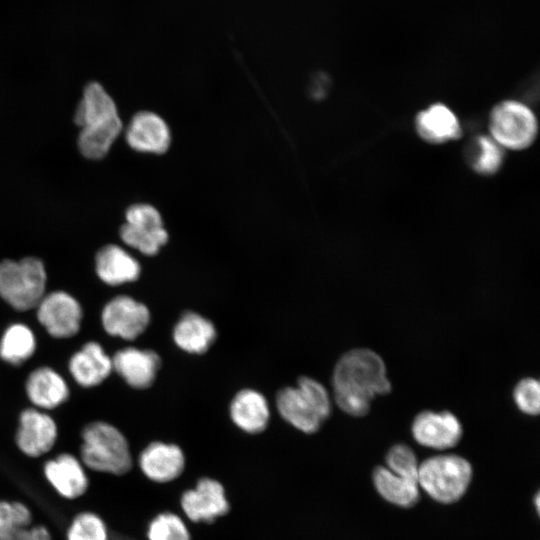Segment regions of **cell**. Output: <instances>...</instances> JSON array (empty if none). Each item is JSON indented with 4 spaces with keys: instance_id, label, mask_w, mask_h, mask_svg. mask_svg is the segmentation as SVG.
<instances>
[{
    "instance_id": "1",
    "label": "cell",
    "mask_w": 540,
    "mask_h": 540,
    "mask_svg": "<svg viewBox=\"0 0 540 540\" xmlns=\"http://www.w3.org/2000/svg\"><path fill=\"white\" fill-rule=\"evenodd\" d=\"M332 384L337 405L355 417L366 415L371 400L392 388L382 358L365 348L342 355L334 368Z\"/></svg>"
},
{
    "instance_id": "2",
    "label": "cell",
    "mask_w": 540,
    "mask_h": 540,
    "mask_svg": "<svg viewBox=\"0 0 540 540\" xmlns=\"http://www.w3.org/2000/svg\"><path fill=\"white\" fill-rule=\"evenodd\" d=\"M276 402L281 417L304 434L316 433L331 412L327 390L310 377H301L296 387L280 390Z\"/></svg>"
},
{
    "instance_id": "3",
    "label": "cell",
    "mask_w": 540,
    "mask_h": 540,
    "mask_svg": "<svg viewBox=\"0 0 540 540\" xmlns=\"http://www.w3.org/2000/svg\"><path fill=\"white\" fill-rule=\"evenodd\" d=\"M82 438L81 456L91 469L120 476L133 468L129 443L116 427L93 422L84 428Z\"/></svg>"
},
{
    "instance_id": "4",
    "label": "cell",
    "mask_w": 540,
    "mask_h": 540,
    "mask_svg": "<svg viewBox=\"0 0 540 540\" xmlns=\"http://www.w3.org/2000/svg\"><path fill=\"white\" fill-rule=\"evenodd\" d=\"M473 477L470 462L454 454L436 455L419 464L418 484L433 500L442 504L459 501Z\"/></svg>"
},
{
    "instance_id": "5",
    "label": "cell",
    "mask_w": 540,
    "mask_h": 540,
    "mask_svg": "<svg viewBox=\"0 0 540 540\" xmlns=\"http://www.w3.org/2000/svg\"><path fill=\"white\" fill-rule=\"evenodd\" d=\"M45 286L46 271L40 259L26 257L0 262V297L13 308L25 311L36 307Z\"/></svg>"
},
{
    "instance_id": "6",
    "label": "cell",
    "mask_w": 540,
    "mask_h": 540,
    "mask_svg": "<svg viewBox=\"0 0 540 540\" xmlns=\"http://www.w3.org/2000/svg\"><path fill=\"white\" fill-rule=\"evenodd\" d=\"M489 126L493 140L501 147L514 150L530 146L537 133L533 112L523 103L512 100L493 108Z\"/></svg>"
},
{
    "instance_id": "7",
    "label": "cell",
    "mask_w": 540,
    "mask_h": 540,
    "mask_svg": "<svg viewBox=\"0 0 540 540\" xmlns=\"http://www.w3.org/2000/svg\"><path fill=\"white\" fill-rule=\"evenodd\" d=\"M126 223L120 228L122 241L141 253L152 256L168 241L159 211L150 204H133L125 213Z\"/></svg>"
},
{
    "instance_id": "8",
    "label": "cell",
    "mask_w": 540,
    "mask_h": 540,
    "mask_svg": "<svg viewBox=\"0 0 540 540\" xmlns=\"http://www.w3.org/2000/svg\"><path fill=\"white\" fill-rule=\"evenodd\" d=\"M182 517L192 523H211L229 511L224 487L215 479L203 477L180 497Z\"/></svg>"
},
{
    "instance_id": "9",
    "label": "cell",
    "mask_w": 540,
    "mask_h": 540,
    "mask_svg": "<svg viewBox=\"0 0 540 540\" xmlns=\"http://www.w3.org/2000/svg\"><path fill=\"white\" fill-rule=\"evenodd\" d=\"M36 307L39 322L51 336L68 338L78 333L82 309L70 294L55 291L44 295Z\"/></svg>"
},
{
    "instance_id": "10",
    "label": "cell",
    "mask_w": 540,
    "mask_h": 540,
    "mask_svg": "<svg viewBox=\"0 0 540 540\" xmlns=\"http://www.w3.org/2000/svg\"><path fill=\"white\" fill-rule=\"evenodd\" d=\"M148 308L129 296H117L103 308L101 321L105 331L126 340L142 334L149 324Z\"/></svg>"
},
{
    "instance_id": "11",
    "label": "cell",
    "mask_w": 540,
    "mask_h": 540,
    "mask_svg": "<svg viewBox=\"0 0 540 540\" xmlns=\"http://www.w3.org/2000/svg\"><path fill=\"white\" fill-rule=\"evenodd\" d=\"M414 439L422 446L445 450L456 446L462 437V425L451 412H420L411 427Z\"/></svg>"
},
{
    "instance_id": "12",
    "label": "cell",
    "mask_w": 540,
    "mask_h": 540,
    "mask_svg": "<svg viewBox=\"0 0 540 540\" xmlns=\"http://www.w3.org/2000/svg\"><path fill=\"white\" fill-rule=\"evenodd\" d=\"M137 464L148 480L159 484L170 483L183 473L185 455L175 443L152 441L140 452Z\"/></svg>"
},
{
    "instance_id": "13",
    "label": "cell",
    "mask_w": 540,
    "mask_h": 540,
    "mask_svg": "<svg viewBox=\"0 0 540 540\" xmlns=\"http://www.w3.org/2000/svg\"><path fill=\"white\" fill-rule=\"evenodd\" d=\"M125 137L132 149L143 153L162 154L171 143L168 125L159 115L150 111H141L132 117Z\"/></svg>"
},
{
    "instance_id": "14",
    "label": "cell",
    "mask_w": 540,
    "mask_h": 540,
    "mask_svg": "<svg viewBox=\"0 0 540 540\" xmlns=\"http://www.w3.org/2000/svg\"><path fill=\"white\" fill-rule=\"evenodd\" d=\"M57 437L54 420L36 409H26L21 413L20 425L16 436L18 447L31 457L48 452Z\"/></svg>"
},
{
    "instance_id": "15",
    "label": "cell",
    "mask_w": 540,
    "mask_h": 540,
    "mask_svg": "<svg viewBox=\"0 0 540 540\" xmlns=\"http://www.w3.org/2000/svg\"><path fill=\"white\" fill-rule=\"evenodd\" d=\"M112 365L131 387L145 389L154 382L161 360L152 350L128 347L115 353Z\"/></svg>"
},
{
    "instance_id": "16",
    "label": "cell",
    "mask_w": 540,
    "mask_h": 540,
    "mask_svg": "<svg viewBox=\"0 0 540 540\" xmlns=\"http://www.w3.org/2000/svg\"><path fill=\"white\" fill-rule=\"evenodd\" d=\"M112 369V358L97 342L86 343L69 361L71 375L83 387L100 384L108 377Z\"/></svg>"
},
{
    "instance_id": "17",
    "label": "cell",
    "mask_w": 540,
    "mask_h": 540,
    "mask_svg": "<svg viewBox=\"0 0 540 540\" xmlns=\"http://www.w3.org/2000/svg\"><path fill=\"white\" fill-rule=\"evenodd\" d=\"M230 416L240 430L250 435H257L267 428L270 412L262 394L252 389H244L233 398Z\"/></svg>"
},
{
    "instance_id": "18",
    "label": "cell",
    "mask_w": 540,
    "mask_h": 540,
    "mask_svg": "<svg viewBox=\"0 0 540 540\" xmlns=\"http://www.w3.org/2000/svg\"><path fill=\"white\" fill-rule=\"evenodd\" d=\"M95 269L98 277L112 286L135 281L141 270L134 257L114 244L106 245L98 251Z\"/></svg>"
},
{
    "instance_id": "19",
    "label": "cell",
    "mask_w": 540,
    "mask_h": 540,
    "mask_svg": "<svg viewBox=\"0 0 540 540\" xmlns=\"http://www.w3.org/2000/svg\"><path fill=\"white\" fill-rule=\"evenodd\" d=\"M118 118L120 117L116 104L104 87L97 82L88 83L76 108L75 123L80 128H84L108 123Z\"/></svg>"
},
{
    "instance_id": "20",
    "label": "cell",
    "mask_w": 540,
    "mask_h": 540,
    "mask_svg": "<svg viewBox=\"0 0 540 540\" xmlns=\"http://www.w3.org/2000/svg\"><path fill=\"white\" fill-rule=\"evenodd\" d=\"M26 392L30 401L42 409L59 406L69 395V389L63 377L49 367L38 368L29 375Z\"/></svg>"
},
{
    "instance_id": "21",
    "label": "cell",
    "mask_w": 540,
    "mask_h": 540,
    "mask_svg": "<svg viewBox=\"0 0 540 540\" xmlns=\"http://www.w3.org/2000/svg\"><path fill=\"white\" fill-rule=\"evenodd\" d=\"M45 475L59 494L74 499L86 491L88 481L85 472L76 458L62 454L46 463Z\"/></svg>"
},
{
    "instance_id": "22",
    "label": "cell",
    "mask_w": 540,
    "mask_h": 540,
    "mask_svg": "<svg viewBox=\"0 0 540 540\" xmlns=\"http://www.w3.org/2000/svg\"><path fill=\"white\" fill-rule=\"evenodd\" d=\"M173 338L182 350L202 354L214 342L216 330L208 319L194 312H186L176 323Z\"/></svg>"
},
{
    "instance_id": "23",
    "label": "cell",
    "mask_w": 540,
    "mask_h": 540,
    "mask_svg": "<svg viewBox=\"0 0 540 540\" xmlns=\"http://www.w3.org/2000/svg\"><path fill=\"white\" fill-rule=\"evenodd\" d=\"M416 129L422 139L432 143L457 139L461 134L457 117L443 104H434L420 112Z\"/></svg>"
},
{
    "instance_id": "24",
    "label": "cell",
    "mask_w": 540,
    "mask_h": 540,
    "mask_svg": "<svg viewBox=\"0 0 540 540\" xmlns=\"http://www.w3.org/2000/svg\"><path fill=\"white\" fill-rule=\"evenodd\" d=\"M372 480L379 495L393 505L410 508L420 499L418 481L395 474L387 467H376Z\"/></svg>"
},
{
    "instance_id": "25",
    "label": "cell",
    "mask_w": 540,
    "mask_h": 540,
    "mask_svg": "<svg viewBox=\"0 0 540 540\" xmlns=\"http://www.w3.org/2000/svg\"><path fill=\"white\" fill-rule=\"evenodd\" d=\"M122 131V121L117 119L105 124L81 128L78 147L89 159L103 158Z\"/></svg>"
},
{
    "instance_id": "26",
    "label": "cell",
    "mask_w": 540,
    "mask_h": 540,
    "mask_svg": "<svg viewBox=\"0 0 540 540\" xmlns=\"http://www.w3.org/2000/svg\"><path fill=\"white\" fill-rule=\"evenodd\" d=\"M36 340L32 330L24 324L9 326L0 341V357L14 365H19L32 356Z\"/></svg>"
},
{
    "instance_id": "27",
    "label": "cell",
    "mask_w": 540,
    "mask_h": 540,
    "mask_svg": "<svg viewBox=\"0 0 540 540\" xmlns=\"http://www.w3.org/2000/svg\"><path fill=\"white\" fill-rule=\"evenodd\" d=\"M147 540H191L183 517L172 512L154 516L146 529Z\"/></svg>"
},
{
    "instance_id": "28",
    "label": "cell",
    "mask_w": 540,
    "mask_h": 540,
    "mask_svg": "<svg viewBox=\"0 0 540 540\" xmlns=\"http://www.w3.org/2000/svg\"><path fill=\"white\" fill-rule=\"evenodd\" d=\"M477 148L472 160V166L478 173L489 175L497 172L502 164V147L492 138L480 136L477 138Z\"/></svg>"
},
{
    "instance_id": "29",
    "label": "cell",
    "mask_w": 540,
    "mask_h": 540,
    "mask_svg": "<svg viewBox=\"0 0 540 540\" xmlns=\"http://www.w3.org/2000/svg\"><path fill=\"white\" fill-rule=\"evenodd\" d=\"M386 467L400 476L418 481L419 463L406 444L393 445L386 454Z\"/></svg>"
},
{
    "instance_id": "30",
    "label": "cell",
    "mask_w": 540,
    "mask_h": 540,
    "mask_svg": "<svg viewBox=\"0 0 540 540\" xmlns=\"http://www.w3.org/2000/svg\"><path fill=\"white\" fill-rule=\"evenodd\" d=\"M68 540H108V534L104 522L98 516L82 513L72 522Z\"/></svg>"
},
{
    "instance_id": "31",
    "label": "cell",
    "mask_w": 540,
    "mask_h": 540,
    "mask_svg": "<svg viewBox=\"0 0 540 540\" xmlns=\"http://www.w3.org/2000/svg\"><path fill=\"white\" fill-rule=\"evenodd\" d=\"M516 406L525 414L538 415L540 410V385L534 378H524L513 391Z\"/></svg>"
},
{
    "instance_id": "32",
    "label": "cell",
    "mask_w": 540,
    "mask_h": 540,
    "mask_svg": "<svg viewBox=\"0 0 540 540\" xmlns=\"http://www.w3.org/2000/svg\"><path fill=\"white\" fill-rule=\"evenodd\" d=\"M29 526V523L24 522L0 524V540H51L45 527Z\"/></svg>"
}]
</instances>
